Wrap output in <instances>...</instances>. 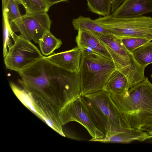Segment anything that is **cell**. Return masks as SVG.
Instances as JSON below:
<instances>
[{
  "label": "cell",
  "mask_w": 152,
  "mask_h": 152,
  "mask_svg": "<svg viewBox=\"0 0 152 152\" xmlns=\"http://www.w3.org/2000/svg\"><path fill=\"white\" fill-rule=\"evenodd\" d=\"M13 32L19 31L26 39L38 43L47 31H50L52 21L46 13L25 14L18 20L9 21Z\"/></svg>",
  "instance_id": "9c48e42d"
},
{
  "label": "cell",
  "mask_w": 152,
  "mask_h": 152,
  "mask_svg": "<svg viewBox=\"0 0 152 152\" xmlns=\"http://www.w3.org/2000/svg\"><path fill=\"white\" fill-rule=\"evenodd\" d=\"M152 138V136L147 132L134 129L131 132L119 133L113 134L106 138L94 140L92 141L126 143L136 140L141 142Z\"/></svg>",
  "instance_id": "5bb4252c"
},
{
  "label": "cell",
  "mask_w": 152,
  "mask_h": 152,
  "mask_svg": "<svg viewBox=\"0 0 152 152\" xmlns=\"http://www.w3.org/2000/svg\"><path fill=\"white\" fill-rule=\"evenodd\" d=\"M152 12V0H125L110 15L116 18L134 17Z\"/></svg>",
  "instance_id": "8fae6325"
},
{
  "label": "cell",
  "mask_w": 152,
  "mask_h": 152,
  "mask_svg": "<svg viewBox=\"0 0 152 152\" xmlns=\"http://www.w3.org/2000/svg\"><path fill=\"white\" fill-rule=\"evenodd\" d=\"M89 10L92 12L105 16L110 15L112 0H87Z\"/></svg>",
  "instance_id": "44dd1931"
},
{
  "label": "cell",
  "mask_w": 152,
  "mask_h": 152,
  "mask_svg": "<svg viewBox=\"0 0 152 152\" xmlns=\"http://www.w3.org/2000/svg\"><path fill=\"white\" fill-rule=\"evenodd\" d=\"M126 48L130 53L152 40V37H131L121 39Z\"/></svg>",
  "instance_id": "603a6c76"
},
{
  "label": "cell",
  "mask_w": 152,
  "mask_h": 152,
  "mask_svg": "<svg viewBox=\"0 0 152 152\" xmlns=\"http://www.w3.org/2000/svg\"><path fill=\"white\" fill-rule=\"evenodd\" d=\"M95 20L110 34L122 39L131 37H152V17L139 16L124 18L110 15Z\"/></svg>",
  "instance_id": "5b68a950"
},
{
  "label": "cell",
  "mask_w": 152,
  "mask_h": 152,
  "mask_svg": "<svg viewBox=\"0 0 152 152\" xmlns=\"http://www.w3.org/2000/svg\"><path fill=\"white\" fill-rule=\"evenodd\" d=\"M59 118L62 126L72 121L78 122L82 125L92 137L89 141L100 139L105 136L99 129L83 96L78 97L67 104L60 113Z\"/></svg>",
  "instance_id": "52a82bcc"
},
{
  "label": "cell",
  "mask_w": 152,
  "mask_h": 152,
  "mask_svg": "<svg viewBox=\"0 0 152 152\" xmlns=\"http://www.w3.org/2000/svg\"><path fill=\"white\" fill-rule=\"evenodd\" d=\"M18 72L21 78L18 82L24 89L58 114L69 103L81 96L79 72L58 68L45 56Z\"/></svg>",
  "instance_id": "6da1fadb"
},
{
  "label": "cell",
  "mask_w": 152,
  "mask_h": 152,
  "mask_svg": "<svg viewBox=\"0 0 152 152\" xmlns=\"http://www.w3.org/2000/svg\"><path fill=\"white\" fill-rule=\"evenodd\" d=\"M10 84L14 94L23 104L41 120L40 115L35 108V102L32 96L24 89L21 88L14 83L10 82Z\"/></svg>",
  "instance_id": "e0dca14e"
},
{
  "label": "cell",
  "mask_w": 152,
  "mask_h": 152,
  "mask_svg": "<svg viewBox=\"0 0 152 152\" xmlns=\"http://www.w3.org/2000/svg\"><path fill=\"white\" fill-rule=\"evenodd\" d=\"M92 32L104 45L117 69H124L127 70L136 85L145 78V68L141 66L132 53L126 48L121 39L110 33Z\"/></svg>",
  "instance_id": "8992f818"
},
{
  "label": "cell",
  "mask_w": 152,
  "mask_h": 152,
  "mask_svg": "<svg viewBox=\"0 0 152 152\" xmlns=\"http://www.w3.org/2000/svg\"><path fill=\"white\" fill-rule=\"evenodd\" d=\"M83 49L77 46L71 50L45 56L48 61L58 68L70 72H77Z\"/></svg>",
  "instance_id": "30bf717a"
},
{
  "label": "cell",
  "mask_w": 152,
  "mask_h": 152,
  "mask_svg": "<svg viewBox=\"0 0 152 152\" xmlns=\"http://www.w3.org/2000/svg\"><path fill=\"white\" fill-rule=\"evenodd\" d=\"M151 78H152V75H151Z\"/></svg>",
  "instance_id": "83f0119b"
},
{
  "label": "cell",
  "mask_w": 152,
  "mask_h": 152,
  "mask_svg": "<svg viewBox=\"0 0 152 152\" xmlns=\"http://www.w3.org/2000/svg\"><path fill=\"white\" fill-rule=\"evenodd\" d=\"M38 48L20 34L4 57L7 69L18 72L43 57Z\"/></svg>",
  "instance_id": "ba28073f"
},
{
  "label": "cell",
  "mask_w": 152,
  "mask_h": 152,
  "mask_svg": "<svg viewBox=\"0 0 152 152\" xmlns=\"http://www.w3.org/2000/svg\"><path fill=\"white\" fill-rule=\"evenodd\" d=\"M132 54L138 63L145 68L148 64H152V42L137 48Z\"/></svg>",
  "instance_id": "ac0fdd59"
},
{
  "label": "cell",
  "mask_w": 152,
  "mask_h": 152,
  "mask_svg": "<svg viewBox=\"0 0 152 152\" xmlns=\"http://www.w3.org/2000/svg\"><path fill=\"white\" fill-rule=\"evenodd\" d=\"M45 1L49 7H50L54 4L62 2H67L69 0H45Z\"/></svg>",
  "instance_id": "d4e9b609"
},
{
  "label": "cell",
  "mask_w": 152,
  "mask_h": 152,
  "mask_svg": "<svg viewBox=\"0 0 152 152\" xmlns=\"http://www.w3.org/2000/svg\"><path fill=\"white\" fill-rule=\"evenodd\" d=\"M24 7L26 14L46 13L49 7L45 0H16Z\"/></svg>",
  "instance_id": "ffe728a7"
},
{
  "label": "cell",
  "mask_w": 152,
  "mask_h": 152,
  "mask_svg": "<svg viewBox=\"0 0 152 152\" xmlns=\"http://www.w3.org/2000/svg\"><path fill=\"white\" fill-rule=\"evenodd\" d=\"M132 88L128 75L123 69H116L109 77L104 90L110 93H123Z\"/></svg>",
  "instance_id": "4fadbf2b"
},
{
  "label": "cell",
  "mask_w": 152,
  "mask_h": 152,
  "mask_svg": "<svg viewBox=\"0 0 152 152\" xmlns=\"http://www.w3.org/2000/svg\"><path fill=\"white\" fill-rule=\"evenodd\" d=\"M72 24L74 29L77 31L82 30L91 32L109 33L99 23L89 17L79 16L73 20Z\"/></svg>",
  "instance_id": "9a60e30c"
},
{
  "label": "cell",
  "mask_w": 152,
  "mask_h": 152,
  "mask_svg": "<svg viewBox=\"0 0 152 152\" xmlns=\"http://www.w3.org/2000/svg\"><path fill=\"white\" fill-rule=\"evenodd\" d=\"M3 15V54L4 57L14 43L17 35H15L12 30L8 18L5 15Z\"/></svg>",
  "instance_id": "d6986e66"
},
{
  "label": "cell",
  "mask_w": 152,
  "mask_h": 152,
  "mask_svg": "<svg viewBox=\"0 0 152 152\" xmlns=\"http://www.w3.org/2000/svg\"><path fill=\"white\" fill-rule=\"evenodd\" d=\"M38 44L42 54L48 56L59 48L62 44V42L60 39L54 36L50 31H48L44 34Z\"/></svg>",
  "instance_id": "2e32d148"
},
{
  "label": "cell",
  "mask_w": 152,
  "mask_h": 152,
  "mask_svg": "<svg viewBox=\"0 0 152 152\" xmlns=\"http://www.w3.org/2000/svg\"><path fill=\"white\" fill-rule=\"evenodd\" d=\"M16 0H2L3 15H5L10 21L14 22L21 17L18 4Z\"/></svg>",
  "instance_id": "7402d4cb"
},
{
  "label": "cell",
  "mask_w": 152,
  "mask_h": 152,
  "mask_svg": "<svg viewBox=\"0 0 152 152\" xmlns=\"http://www.w3.org/2000/svg\"><path fill=\"white\" fill-rule=\"evenodd\" d=\"M86 101L104 137L119 133L130 132L134 129L127 122L108 91L103 89L86 94Z\"/></svg>",
  "instance_id": "3957f363"
},
{
  "label": "cell",
  "mask_w": 152,
  "mask_h": 152,
  "mask_svg": "<svg viewBox=\"0 0 152 152\" xmlns=\"http://www.w3.org/2000/svg\"><path fill=\"white\" fill-rule=\"evenodd\" d=\"M109 93L132 128L141 130L152 124V84L147 77L126 92Z\"/></svg>",
  "instance_id": "7a4b0ae2"
},
{
  "label": "cell",
  "mask_w": 152,
  "mask_h": 152,
  "mask_svg": "<svg viewBox=\"0 0 152 152\" xmlns=\"http://www.w3.org/2000/svg\"><path fill=\"white\" fill-rule=\"evenodd\" d=\"M117 68L111 59L83 48L78 71L80 96L104 89L110 76Z\"/></svg>",
  "instance_id": "277c9868"
},
{
  "label": "cell",
  "mask_w": 152,
  "mask_h": 152,
  "mask_svg": "<svg viewBox=\"0 0 152 152\" xmlns=\"http://www.w3.org/2000/svg\"><path fill=\"white\" fill-rule=\"evenodd\" d=\"M150 130H152V124L142 129L141 131L147 132Z\"/></svg>",
  "instance_id": "484cf974"
},
{
  "label": "cell",
  "mask_w": 152,
  "mask_h": 152,
  "mask_svg": "<svg viewBox=\"0 0 152 152\" xmlns=\"http://www.w3.org/2000/svg\"><path fill=\"white\" fill-rule=\"evenodd\" d=\"M147 132L150 135L152 136V130H149Z\"/></svg>",
  "instance_id": "4316f807"
},
{
  "label": "cell",
  "mask_w": 152,
  "mask_h": 152,
  "mask_svg": "<svg viewBox=\"0 0 152 152\" xmlns=\"http://www.w3.org/2000/svg\"><path fill=\"white\" fill-rule=\"evenodd\" d=\"M125 0H112L111 12L113 13Z\"/></svg>",
  "instance_id": "cb8c5ba5"
},
{
  "label": "cell",
  "mask_w": 152,
  "mask_h": 152,
  "mask_svg": "<svg viewBox=\"0 0 152 152\" xmlns=\"http://www.w3.org/2000/svg\"><path fill=\"white\" fill-rule=\"evenodd\" d=\"M75 41L77 46L90 50L112 60L104 45L92 32L78 30Z\"/></svg>",
  "instance_id": "7c38bea8"
}]
</instances>
